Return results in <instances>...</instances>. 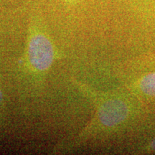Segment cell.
Masks as SVG:
<instances>
[{"instance_id":"3957f363","label":"cell","mask_w":155,"mask_h":155,"mask_svg":"<svg viewBox=\"0 0 155 155\" xmlns=\"http://www.w3.org/2000/svg\"><path fill=\"white\" fill-rule=\"evenodd\" d=\"M139 88L143 94L155 96V73L145 75L139 82Z\"/></svg>"},{"instance_id":"5b68a950","label":"cell","mask_w":155,"mask_h":155,"mask_svg":"<svg viewBox=\"0 0 155 155\" xmlns=\"http://www.w3.org/2000/svg\"><path fill=\"white\" fill-rule=\"evenodd\" d=\"M2 100V94L1 91H0V101H1Z\"/></svg>"},{"instance_id":"7a4b0ae2","label":"cell","mask_w":155,"mask_h":155,"mask_svg":"<svg viewBox=\"0 0 155 155\" xmlns=\"http://www.w3.org/2000/svg\"><path fill=\"white\" fill-rule=\"evenodd\" d=\"M129 113L127 106L120 100H109L101 106L99 119L103 124L113 127L124 120Z\"/></svg>"},{"instance_id":"6da1fadb","label":"cell","mask_w":155,"mask_h":155,"mask_svg":"<svg viewBox=\"0 0 155 155\" xmlns=\"http://www.w3.org/2000/svg\"><path fill=\"white\" fill-rule=\"evenodd\" d=\"M54 51L52 44L45 36L37 34L31 38L29 44V59L36 70L43 71L53 63Z\"/></svg>"},{"instance_id":"277c9868","label":"cell","mask_w":155,"mask_h":155,"mask_svg":"<svg viewBox=\"0 0 155 155\" xmlns=\"http://www.w3.org/2000/svg\"><path fill=\"white\" fill-rule=\"evenodd\" d=\"M150 148L152 149L153 151H155V139L152 141V143H151Z\"/></svg>"}]
</instances>
